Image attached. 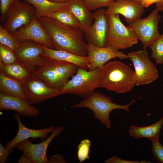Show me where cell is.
<instances>
[{"label":"cell","instance_id":"obj_13","mask_svg":"<svg viewBox=\"0 0 163 163\" xmlns=\"http://www.w3.org/2000/svg\"><path fill=\"white\" fill-rule=\"evenodd\" d=\"M93 14L94 22L89 29L84 33L85 39L88 44L98 47H105L109 28L106 9H98Z\"/></svg>","mask_w":163,"mask_h":163},{"label":"cell","instance_id":"obj_3","mask_svg":"<svg viewBox=\"0 0 163 163\" xmlns=\"http://www.w3.org/2000/svg\"><path fill=\"white\" fill-rule=\"evenodd\" d=\"M79 67L73 64L48 58L46 62L32 74L50 87L61 90Z\"/></svg>","mask_w":163,"mask_h":163},{"label":"cell","instance_id":"obj_2","mask_svg":"<svg viewBox=\"0 0 163 163\" xmlns=\"http://www.w3.org/2000/svg\"><path fill=\"white\" fill-rule=\"evenodd\" d=\"M135 85L134 71L123 62H108L101 69L100 87L118 94H124L130 91Z\"/></svg>","mask_w":163,"mask_h":163},{"label":"cell","instance_id":"obj_1","mask_svg":"<svg viewBox=\"0 0 163 163\" xmlns=\"http://www.w3.org/2000/svg\"><path fill=\"white\" fill-rule=\"evenodd\" d=\"M38 19L49 34L53 49L87 56L88 43L80 28L64 24L46 16Z\"/></svg>","mask_w":163,"mask_h":163},{"label":"cell","instance_id":"obj_33","mask_svg":"<svg viewBox=\"0 0 163 163\" xmlns=\"http://www.w3.org/2000/svg\"><path fill=\"white\" fill-rule=\"evenodd\" d=\"M11 150L6 147H4L0 143V163H4L7 161V158L11 152Z\"/></svg>","mask_w":163,"mask_h":163},{"label":"cell","instance_id":"obj_27","mask_svg":"<svg viewBox=\"0 0 163 163\" xmlns=\"http://www.w3.org/2000/svg\"><path fill=\"white\" fill-rule=\"evenodd\" d=\"M151 57L159 65H163V33L150 46Z\"/></svg>","mask_w":163,"mask_h":163},{"label":"cell","instance_id":"obj_10","mask_svg":"<svg viewBox=\"0 0 163 163\" xmlns=\"http://www.w3.org/2000/svg\"><path fill=\"white\" fill-rule=\"evenodd\" d=\"M23 86L25 99L30 104H35L62 95L61 90L52 88L32 74Z\"/></svg>","mask_w":163,"mask_h":163},{"label":"cell","instance_id":"obj_19","mask_svg":"<svg viewBox=\"0 0 163 163\" xmlns=\"http://www.w3.org/2000/svg\"><path fill=\"white\" fill-rule=\"evenodd\" d=\"M42 56L47 58L69 62L79 67L88 69L89 62L88 57L76 55L62 50L51 49L43 46Z\"/></svg>","mask_w":163,"mask_h":163},{"label":"cell","instance_id":"obj_37","mask_svg":"<svg viewBox=\"0 0 163 163\" xmlns=\"http://www.w3.org/2000/svg\"><path fill=\"white\" fill-rule=\"evenodd\" d=\"M156 9L159 11L163 12V0H160L156 4Z\"/></svg>","mask_w":163,"mask_h":163},{"label":"cell","instance_id":"obj_38","mask_svg":"<svg viewBox=\"0 0 163 163\" xmlns=\"http://www.w3.org/2000/svg\"><path fill=\"white\" fill-rule=\"evenodd\" d=\"M50 1L56 2L64 3L67 2L69 0H50Z\"/></svg>","mask_w":163,"mask_h":163},{"label":"cell","instance_id":"obj_40","mask_svg":"<svg viewBox=\"0 0 163 163\" xmlns=\"http://www.w3.org/2000/svg\"><path fill=\"white\" fill-rule=\"evenodd\" d=\"M133 1L138 2H140V0H131Z\"/></svg>","mask_w":163,"mask_h":163},{"label":"cell","instance_id":"obj_28","mask_svg":"<svg viewBox=\"0 0 163 163\" xmlns=\"http://www.w3.org/2000/svg\"><path fill=\"white\" fill-rule=\"evenodd\" d=\"M0 61L6 64L19 62L14 51L6 46L1 44Z\"/></svg>","mask_w":163,"mask_h":163},{"label":"cell","instance_id":"obj_7","mask_svg":"<svg viewBox=\"0 0 163 163\" xmlns=\"http://www.w3.org/2000/svg\"><path fill=\"white\" fill-rule=\"evenodd\" d=\"M63 126L55 128L50 136L39 143H33L29 139L17 144L14 148L23 152L18 163H48L47 157L48 147L53 140L64 130Z\"/></svg>","mask_w":163,"mask_h":163},{"label":"cell","instance_id":"obj_25","mask_svg":"<svg viewBox=\"0 0 163 163\" xmlns=\"http://www.w3.org/2000/svg\"><path fill=\"white\" fill-rule=\"evenodd\" d=\"M45 16L56 20L64 24L80 28L78 21L68 7L51 13Z\"/></svg>","mask_w":163,"mask_h":163},{"label":"cell","instance_id":"obj_31","mask_svg":"<svg viewBox=\"0 0 163 163\" xmlns=\"http://www.w3.org/2000/svg\"><path fill=\"white\" fill-rule=\"evenodd\" d=\"M152 142L151 152L154 158L158 162L163 163V145L159 139Z\"/></svg>","mask_w":163,"mask_h":163},{"label":"cell","instance_id":"obj_34","mask_svg":"<svg viewBox=\"0 0 163 163\" xmlns=\"http://www.w3.org/2000/svg\"><path fill=\"white\" fill-rule=\"evenodd\" d=\"M107 163H140V161H129L123 159L114 155L105 161Z\"/></svg>","mask_w":163,"mask_h":163},{"label":"cell","instance_id":"obj_18","mask_svg":"<svg viewBox=\"0 0 163 163\" xmlns=\"http://www.w3.org/2000/svg\"><path fill=\"white\" fill-rule=\"evenodd\" d=\"M18 125V130L16 136L11 141L8 142L5 146L9 149L11 150L18 143L30 138H40L43 140L45 139L48 135L52 133L55 129L53 126H51L43 129H33L25 126L22 123L20 115L17 113L14 114Z\"/></svg>","mask_w":163,"mask_h":163},{"label":"cell","instance_id":"obj_26","mask_svg":"<svg viewBox=\"0 0 163 163\" xmlns=\"http://www.w3.org/2000/svg\"><path fill=\"white\" fill-rule=\"evenodd\" d=\"M0 44L6 46L14 51L19 47L20 42L12 34L0 25Z\"/></svg>","mask_w":163,"mask_h":163},{"label":"cell","instance_id":"obj_17","mask_svg":"<svg viewBox=\"0 0 163 163\" xmlns=\"http://www.w3.org/2000/svg\"><path fill=\"white\" fill-rule=\"evenodd\" d=\"M10 110L27 117H37L40 114L39 110L31 105L25 100L9 95L0 92V110Z\"/></svg>","mask_w":163,"mask_h":163},{"label":"cell","instance_id":"obj_5","mask_svg":"<svg viewBox=\"0 0 163 163\" xmlns=\"http://www.w3.org/2000/svg\"><path fill=\"white\" fill-rule=\"evenodd\" d=\"M87 70L79 67L76 73L61 90L62 95L73 94L85 98L100 88L101 69Z\"/></svg>","mask_w":163,"mask_h":163},{"label":"cell","instance_id":"obj_15","mask_svg":"<svg viewBox=\"0 0 163 163\" xmlns=\"http://www.w3.org/2000/svg\"><path fill=\"white\" fill-rule=\"evenodd\" d=\"M87 49L89 70L102 69L107 63L114 58L123 60L128 58V55L123 52L109 46L101 47L88 43Z\"/></svg>","mask_w":163,"mask_h":163},{"label":"cell","instance_id":"obj_16","mask_svg":"<svg viewBox=\"0 0 163 163\" xmlns=\"http://www.w3.org/2000/svg\"><path fill=\"white\" fill-rule=\"evenodd\" d=\"M144 7L140 2L131 0H116L106 9L107 14L122 15L129 24L140 18L144 12Z\"/></svg>","mask_w":163,"mask_h":163},{"label":"cell","instance_id":"obj_4","mask_svg":"<svg viewBox=\"0 0 163 163\" xmlns=\"http://www.w3.org/2000/svg\"><path fill=\"white\" fill-rule=\"evenodd\" d=\"M133 100L130 103L122 105L114 102L110 97L98 91H94L89 95L72 108H86L93 112L94 117L107 128H111L112 122L110 118V112L113 110L120 109L129 112V106L136 101Z\"/></svg>","mask_w":163,"mask_h":163},{"label":"cell","instance_id":"obj_21","mask_svg":"<svg viewBox=\"0 0 163 163\" xmlns=\"http://www.w3.org/2000/svg\"><path fill=\"white\" fill-rule=\"evenodd\" d=\"M163 125V115L158 121L151 125L139 126L134 125L129 126L128 130L129 135L137 139L145 138L152 140L159 139L160 133Z\"/></svg>","mask_w":163,"mask_h":163},{"label":"cell","instance_id":"obj_30","mask_svg":"<svg viewBox=\"0 0 163 163\" xmlns=\"http://www.w3.org/2000/svg\"><path fill=\"white\" fill-rule=\"evenodd\" d=\"M91 11L103 7H107L116 0H82Z\"/></svg>","mask_w":163,"mask_h":163},{"label":"cell","instance_id":"obj_24","mask_svg":"<svg viewBox=\"0 0 163 163\" xmlns=\"http://www.w3.org/2000/svg\"><path fill=\"white\" fill-rule=\"evenodd\" d=\"M0 72L22 83L26 82L32 75L27 68L20 62L6 64L0 61Z\"/></svg>","mask_w":163,"mask_h":163},{"label":"cell","instance_id":"obj_8","mask_svg":"<svg viewBox=\"0 0 163 163\" xmlns=\"http://www.w3.org/2000/svg\"><path fill=\"white\" fill-rule=\"evenodd\" d=\"M155 8L146 18H139L127 26L132 30L146 49L160 36L158 24L161 16Z\"/></svg>","mask_w":163,"mask_h":163},{"label":"cell","instance_id":"obj_9","mask_svg":"<svg viewBox=\"0 0 163 163\" xmlns=\"http://www.w3.org/2000/svg\"><path fill=\"white\" fill-rule=\"evenodd\" d=\"M127 55L134 67L136 85L148 84L158 78V70L150 59L146 49L132 52Z\"/></svg>","mask_w":163,"mask_h":163},{"label":"cell","instance_id":"obj_39","mask_svg":"<svg viewBox=\"0 0 163 163\" xmlns=\"http://www.w3.org/2000/svg\"><path fill=\"white\" fill-rule=\"evenodd\" d=\"M151 163L150 162L146 161L145 160H143L140 161V163Z\"/></svg>","mask_w":163,"mask_h":163},{"label":"cell","instance_id":"obj_20","mask_svg":"<svg viewBox=\"0 0 163 163\" xmlns=\"http://www.w3.org/2000/svg\"><path fill=\"white\" fill-rule=\"evenodd\" d=\"M68 2V8L78 21L80 29L85 32L94 22L93 13L82 0H69Z\"/></svg>","mask_w":163,"mask_h":163},{"label":"cell","instance_id":"obj_23","mask_svg":"<svg viewBox=\"0 0 163 163\" xmlns=\"http://www.w3.org/2000/svg\"><path fill=\"white\" fill-rule=\"evenodd\" d=\"M31 5L35 10V17L37 19L51 13L68 7V2L58 3L50 0H25Z\"/></svg>","mask_w":163,"mask_h":163},{"label":"cell","instance_id":"obj_11","mask_svg":"<svg viewBox=\"0 0 163 163\" xmlns=\"http://www.w3.org/2000/svg\"><path fill=\"white\" fill-rule=\"evenodd\" d=\"M20 42L18 48L14 51L19 62L30 70L32 73L36 67L43 66L48 58L42 56L43 46L31 41Z\"/></svg>","mask_w":163,"mask_h":163},{"label":"cell","instance_id":"obj_6","mask_svg":"<svg viewBox=\"0 0 163 163\" xmlns=\"http://www.w3.org/2000/svg\"><path fill=\"white\" fill-rule=\"evenodd\" d=\"M107 15L109 28L106 46L119 50L130 48L138 43L139 40L134 32L123 24L119 14Z\"/></svg>","mask_w":163,"mask_h":163},{"label":"cell","instance_id":"obj_36","mask_svg":"<svg viewBox=\"0 0 163 163\" xmlns=\"http://www.w3.org/2000/svg\"><path fill=\"white\" fill-rule=\"evenodd\" d=\"M160 0H140V2L144 7L148 8L154 3H157Z\"/></svg>","mask_w":163,"mask_h":163},{"label":"cell","instance_id":"obj_32","mask_svg":"<svg viewBox=\"0 0 163 163\" xmlns=\"http://www.w3.org/2000/svg\"><path fill=\"white\" fill-rule=\"evenodd\" d=\"M21 0H0L1 20L2 21L6 17L10 8L16 2Z\"/></svg>","mask_w":163,"mask_h":163},{"label":"cell","instance_id":"obj_22","mask_svg":"<svg viewBox=\"0 0 163 163\" xmlns=\"http://www.w3.org/2000/svg\"><path fill=\"white\" fill-rule=\"evenodd\" d=\"M0 92L5 94L20 97L25 100L23 83L1 72Z\"/></svg>","mask_w":163,"mask_h":163},{"label":"cell","instance_id":"obj_35","mask_svg":"<svg viewBox=\"0 0 163 163\" xmlns=\"http://www.w3.org/2000/svg\"><path fill=\"white\" fill-rule=\"evenodd\" d=\"M66 162L63 157L60 154H57L51 156L50 160H49V163Z\"/></svg>","mask_w":163,"mask_h":163},{"label":"cell","instance_id":"obj_12","mask_svg":"<svg viewBox=\"0 0 163 163\" xmlns=\"http://www.w3.org/2000/svg\"><path fill=\"white\" fill-rule=\"evenodd\" d=\"M4 27L11 34L29 25L35 17V10L30 4L18 1L8 10Z\"/></svg>","mask_w":163,"mask_h":163},{"label":"cell","instance_id":"obj_14","mask_svg":"<svg viewBox=\"0 0 163 163\" xmlns=\"http://www.w3.org/2000/svg\"><path fill=\"white\" fill-rule=\"evenodd\" d=\"M12 34L19 42L31 41L53 49L49 34L36 17L29 25L18 29Z\"/></svg>","mask_w":163,"mask_h":163},{"label":"cell","instance_id":"obj_29","mask_svg":"<svg viewBox=\"0 0 163 163\" xmlns=\"http://www.w3.org/2000/svg\"><path fill=\"white\" fill-rule=\"evenodd\" d=\"M91 141L88 139L82 140L78 146L77 159L80 163L89 158Z\"/></svg>","mask_w":163,"mask_h":163}]
</instances>
